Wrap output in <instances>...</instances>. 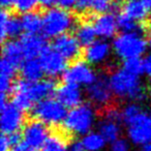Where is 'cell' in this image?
Returning <instances> with one entry per match:
<instances>
[{
    "label": "cell",
    "instance_id": "cb8c5ba5",
    "mask_svg": "<svg viewBox=\"0 0 151 151\" xmlns=\"http://www.w3.org/2000/svg\"><path fill=\"white\" fill-rule=\"evenodd\" d=\"M82 144L85 151H103L107 141L99 132H90L83 136Z\"/></svg>",
    "mask_w": 151,
    "mask_h": 151
},
{
    "label": "cell",
    "instance_id": "83f0119b",
    "mask_svg": "<svg viewBox=\"0 0 151 151\" xmlns=\"http://www.w3.org/2000/svg\"><path fill=\"white\" fill-rule=\"evenodd\" d=\"M122 68L132 75L140 77L141 75L144 73V60H141L140 58H132L124 60Z\"/></svg>",
    "mask_w": 151,
    "mask_h": 151
},
{
    "label": "cell",
    "instance_id": "60d3db41",
    "mask_svg": "<svg viewBox=\"0 0 151 151\" xmlns=\"http://www.w3.org/2000/svg\"><path fill=\"white\" fill-rule=\"evenodd\" d=\"M145 2V4L147 5V7H148V9L151 12V0H143Z\"/></svg>",
    "mask_w": 151,
    "mask_h": 151
},
{
    "label": "cell",
    "instance_id": "484cf974",
    "mask_svg": "<svg viewBox=\"0 0 151 151\" xmlns=\"http://www.w3.org/2000/svg\"><path fill=\"white\" fill-rule=\"evenodd\" d=\"M42 151H68V146L62 134H53L49 136L42 147Z\"/></svg>",
    "mask_w": 151,
    "mask_h": 151
},
{
    "label": "cell",
    "instance_id": "277c9868",
    "mask_svg": "<svg viewBox=\"0 0 151 151\" xmlns=\"http://www.w3.org/2000/svg\"><path fill=\"white\" fill-rule=\"evenodd\" d=\"M73 26L75 18L67 9L51 7L42 15V31L46 37L56 38L67 33Z\"/></svg>",
    "mask_w": 151,
    "mask_h": 151
},
{
    "label": "cell",
    "instance_id": "e0dca14e",
    "mask_svg": "<svg viewBox=\"0 0 151 151\" xmlns=\"http://www.w3.org/2000/svg\"><path fill=\"white\" fill-rule=\"evenodd\" d=\"M24 31L21 18L12 16L6 11H2L0 14V36L4 42L9 37H17Z\"/></svg>",
    "mask_w": 151,
    "mask_h": 151
},
{
    "label": "cell",
    "instance_id": "7c38bea8",
    "mask_svg": "<svg viewBox=\"0 0 151 151\" xmlns=\"http://www.w3.org/2000/svg\"><path fill=\"white\" fill-rule=\"evenodd\" d=\"M49 129L47 124L42 123L40 120H32L28 122L23 129V138L27 144H29L34 150L42 148L48 140Z\"/></svg>",
    "mask_w": 151,
    "mask_h": 151
},
{
    "label": "cell",
    "instance_id": "8992f818",
    "mask_svg": "<svg viewBox=\"0 0 151 151\" xmlns=\"http://www.w3.org/2000/svg\"><path fill=\"white\" fill-rule=\"evenodd\" d=\"M66 114V108L57 99L51 97L38 101L32 109L33 117L47 125L63 123Z\"/></svg>",
    "mask_w": 151,
    "mask_h": 151
},
{
    "label": "cell",
    "instance_id": "7a4b0ae2",
    "mask_svg": "<svg viewBox=\"0 0 151 151\" xmlns=\"http://www.w3.org/2000/svg\"><path fill=\"white\" fill-rule=\"evenodd\" d=\"M110 86L115 96L122 99L142 101L146 99L147 92L139 77L125 69H115L109 77Z\"/></svg>",
    "mask_w": 151,
    "mask_h": 151
},
{
    "label": "cell",
    "instance_id": "d6986e66",
    "mask_svg": "<svg viewBox=\"0 0 151 151\" xmlns=\"http://www.w3.org/2000/svg\"><path fill=\"white\" fill-rule=\"evenodd\" d=\"M25 58L23 49H22L21 42L17 40H7L4 42L2 48V59L17 68H19L24 62L23 59Z\"/></svg>",
    "mask_w": 151,
    "mask_h": 151
},
{
    "label": "cell",
    "instance_id": "3957f363",
    "mask_svg": "<svg viewBox=\"0 0 151 151\" xmlns=\"http://www.w3.org/2000/svg\"><path fill=\"white\" fill-rule=\"evenodd\" d=\"M95 111L92 106L81 104L67 112L63 121V127L67 132L75 136H85L91 132L95 123Z\"/></svg>",
    "mask_w": 151,
    "mask_h": 151
},
{
    "label": "cell",
    "instance_id": "ac0fdd59",
    "mask_svg": "<svg viewBox=\"0 0 151 151\" xmlns=\"http://www.w3.org/2000/svg\"><path fill=\"white\" fill-rule=\"evenodd\" d=\"M25 59L40 57L42 52L47 48L45 38L37 33H26L20 40Z\"/></svg>",
    "mask_w": 151,
    "mask_h": 151
},
{
    "label": "cell",
    "instance_id": "4fadbf2b",
    "mask_svg": "<svg viewBox=\"0 0 151 151\" xmlns=\"http://www.w3.org/2000/svg\"><path fill=\"white\" fill-rule=\"evenodd\" d=\"M81 44L77 37L65 33L56 37L53 42V48L60 53L66 60H75L81 53Z\"/></svg>",
    "mask_w": 151,
    "mask_h": 151
},
{
    "label": "cell",
    "instance_id": "ffe728a7",
    "mask_svg": "<svg viewBox=\"0 0 151 151\" xmlns=\"http://www.w3.org/2000/svg\"><path fill=\"white\" fill-rule=\"evenodd\" d=\"M149 12L143 0H127L122 7V14L140 23H143L147 19Z\"/></svg>",
    "mask_w": 151,
    "mask_h": 151
},
{
    "label": "cell",
    "instance_id": "ba28073f",
    "mask_svg": "<svg viewBox=\"0 0 151 151\" xmlns=\"http://www.w3.org/2000/svg\"><path fill=\"white\" fill-rule=\"evenodd\" d=\"M62 77L66 83L88 87L96 80L97 75L89 62L86 60H77L67 67Z\"/></svg>",
    "mask_w": 151,
    "mask_h": 151
},
{
    "label": "cell",
    "instance_id": "2e32d148",
    "mask_svg": "<svg viewBox=\"0 0 151 151\" xmlns=\"http://www.w3.org/2000/svg\"><path fill=\"white\" fill-rule=\"evenodd\" d=\"M93 26H94L97 36H99L103 40H109V38L114 37L117 30L119 29L117 18L112 13L99 15L93 21Z\"/></svg>",
    "mask_w": 151,
    "mask_h": 151
},
{
    "label": "cell",
    "instance_id": "74e56055",
    "mask_svg": "<svg viewBox=\"0 0 151 151\" xmlns=\"http://www.w3.org/2000/svg\"><path fill=\"white\" fill-rule=\"evenodd\" d=\"M68 151H85L82 142L73 141L68 145Z\"/></svg>",
    "mask_w": 151,
    "mask_h": 151
},
{
    "label": "cell",
    "instance_id": "e575fe53",
    "mask_svg": "<svg viewBox=\"0 0 151 151\" xmlns=\"http://www.w3.org/2000/svg\"><path fill=\"white\" fill-rule=\"evenodd\" d=\"M11 151H34V149L29 144H27L25 141H20L17 144L13 145V148Z\"/></svg>",
    "mask_w": 151,
    "mask_h": 151
},
{
    "label": "cell",
    "instance_id": "1f68e13d",
    "mask_svg": "<svg viewBox=\"0 0 151 151\" xmlns=\"http://www.w3.org/2000/svg\"><path fill=\"white\" fill-rule=\"evenodd\" d=\"M110 151H130V143L126 139L119 138L111 143Z\"/></svg>",
    "mask_w": 151,
    "mask_h": 151
},
{
    "label": "cell",
    "instance_id": "d590c367",
    "mask_svg": "<svg viewBox=\"0 0 151 151\" xmlns=\"http://www.w3.org/2000/svg\"><path fill=\"white\" fill-rule=\"evenodd\" d=\"M144 75L151 81V53L144 59Z\"/></svg>",
    "mask_w": 151,
    "mask_h": 151
},
{
    "label": "cell",
    "instance_id": "ab89813d",
    "mask_svg": "<svg viewBox=\"0 0 151 151\" xmlns=\"http://www.w3.org/2000/svg\"><path fill=\"white\" fill-rule=\"evenodd\" d=\"M139 151H151V143H147V144L140 146Z\"/></svg>",
    "mask_w": 151,
    "mask_h": 151
},
{
    "label": "cell",
    "instance_id": "5b68a950",
    "mask_svg": "<svg viewBox=\"0 0 151 151\" xmlns=\"http://www.w3.org/2000/svg\"><path fill=\"white\" fill-rule=\"evenodd\" d=\"M112 48L116 56L123 61L140 58L147 51L148 40L141 32H122L114 38Z\"/></svg>",
    "mask_w": 151,
    "mask_h": 151
},
{
    "label": "cell",
    "instance_id": "d6a6232c",
    "mask_svg": "<svg viewBox=\"0 0 151 151\" xmlns=\"http://www.w3.org/2000/svg\"><path fill=\"white\" fill-rule=\"evenodd\" d=\"M53 2L54 5H57V7L68 11L70 9H75L77 0H53Z\"/></svg>",
    "mask_w": 151,
    "mask_h": 151
},
{
    "label": "cell",
    "instance_id": "8d00e7d4",
    "mask_svg": "<svg viewBox=\"0 0 151 151\" xmlns=\"http://www.w3.org/2000/svg\"><path fill=\"white\" fill-rule=\"evenodd\" d=\"M89 9V0H77L75 9L79 13H84Z\"/></svg>",
    "mask_w": 151,
    "mask_h": 151
},
{
    "label": "cell",
    "instance_id": "836d02e7",
    "mask_svg": "<svg viewBox=\"0 0 151 151\" xmlns=\"http://www.w3.org/2000/svg\"><path fill=\"white\" fill-rule=\"evenodd\" d=\"M13 148V143L9 134H3L0 138V151H11Z\"/></svg>",
    "mask_w": 151,
    "mask_h": 151
},
{
    "label": "cell",
    "instance_id": "6da1fadb",
    "mask_svg": "<svg viewBox=\"0 0 151 151\" xmlns=\"http://www.w3.org/2000/svg\"><path fill=\"white\" fill-rule=\"evenodd\" d=\"M13 104L23 112L32 110L42 99H49L56 92V86L52 80H40L29 82L20 80L13 88Z\"/></svg>",
    "mask_w": 151,
    "mask_h": 151
},
{
    "label": "cell",
    "instance_id": "b9f144b4",
    "mask_svg": "<svg viewBox=\"0 0 151 151\" xmlns=\"http://www.w3.org/2000/svg\"><path fill=\"white\" fill-rule=\"evenodd\" d=\"M148 47L151 49V35H150V37L148 38Z\"/></svg>",
    "mask_w": 151,
    "mask_h": 151
},
{
    "label": "cell",
    "instance_id": "8fae6325",
    "mask_svg": "<svg viewBox=\"0 0 151 151\" xmlns=\"http://www.w3.org/2000/svg\"><path fill=\"white\" fill-rule=\"evenodd\" d=\"M86 93L92 104L103 109L107 108L113 96L109 78L104 75L97 76L96 80L87 87Z\"/></svg>",
    "mask_w": 151,
    "mask_h": 151
},
{
    "label": "cell",
    "instance_id": "30bf717a",
    "mask_svg": "<svg viewBox=\"0 0 151 151\" xmlns=\"http://www.w3.org/2000/svg\"><path fill=\"white\" fill-rule=\"evenodd\" d=\"M44 73L51 78L64 73L67 68V60L54 48H46L38 57Z\"/></svg>",
    "mask_w": 151,
    "mask_h": 151
},
{
    "label": "cell",
    "instance_id": "f1b7e54d",
    "mask_svg": "<svg viewBox=\"0 0 151 151\" xmlns=\"http://www.w3.org/2000/svg\"><path fill=\"white\" fill-rule=\"evenodd\" d=\"M112 7H113L112 0H89L88 9L97 15L110 13Z\"/></svg>",
    "mask_w": 151,
    "mask_h": 151
},
{
    "label": "cell",
    "instance_id": "5bb4252c",
    "mask_svg": "<svg viewBox=\"0 0 151 151\" xmlns=\"http://www.w3.org/2000/svg\"><path fill=\"white\" fill-rule=\"evenodd\" d=\"M56 97L65 108L73 109L82 104L83 92L79 85L64 82L56 89Z\"/></svg>",
    "mask_w": 151,
    "mask_h": 151
},
{
    "label": "cell",
    "instance_id": "44dd1931",
    "mask_svg": "<svg viewBox=\"0 0 151 151\" xmlns=\"http://www.w3.org/2000/svg\"><path fill=\"white\" fill-rule=\"evenodd\" d=\"M44 73L40 61L37 58L26 59L21 65V75L23 80L29 81V82L40 81L42 80Z\"/></svg>",
    "mask_w": 151,
    "mask_h": 151
},
{
    "label": "cell",
    "instance_id": "9a60e30c",
    "mask_svg": "<svg viewBox=\"0 0 151 151\" xmlns=\"http://www.w3.org/2000/svg\"><path fill=\"white\" fill-rule=\"evenodd\" d=\"M112 50V46L106 40H97L86 47L84 52L85 60L91 65L101 64L109 59Z\"/></svg>",
    "mask_w": 151,
    "mask_h": 151
},
{
    "label": "cell",
    "instance_id": "f35d334b",
    "mask_svg": "<svg viewBox=\"0 0 151 151\" xmlns=\"http://www.w3.org/2000/svg\"><path fill=\"white\" fill-rule=\"evenodd\" d=\"M0 3H1V6L3 9H11L13 6H16V3H17V0H0Z\"/></svg>",
    "mask_w": 151,
    "mask_h": 151
},
{
    "label": "cell",
    "instance_id": "ee69618b",
    "mask_svg": "<svg viewBox=\"0 0 151 151\" xmlns=\"http://www.w3.org/2000/svg\"><path fill=\"white\" fill-rule=\"evenodd\" d=\"M150 27H151V21H150Z\"/></svg>",
    "mask_w": 151,
    "mask_h": 151
},
{
    "label": "cell",
    "instance_id": "9c48e42d",
    "mask_svg": "<svg viewBox=\"0 0 151 151\" xmlns=\"http://www.w3.org/2000/svg\"><path fill=\"white\" fill-rule=\"evenodd\" d=\"M24 112L9 101L1 105V130L5 134H17L24 124Z\"/></svg>",
    "mask_w": 151,
    "mask_h": 151
},
{
    "label": "cell",
    "instance_id": "52a82bcc",
    "mask_svg": "<svg viewBox=\"0 0 151 151\" xmlns=\"http://www.w3.org/2000/svg\"><path fill=\"white\" fill-rule=\"evenodd\" d=\"M126 126L130 143L138 146L151 143V116L144 110L128 122Z\"/></svg>",
    "mask_w": 151,
    "mask_h": 151
},
{
    "label": "cell",
    "instance_id": "603a6c76",
    "mask_svg": "<svg viewBox=\"0 0 151 151\" xmlns=\"http://www.w3.org/2000/svg\"><path fill=\"white\" fill-rule=\"evenodd\" d=\"M21 22L26 33H38L42 28V16L34 11L23 14Z\"/></svg>",
    "mask_w": 151,
    "mask_h": 151
},
{
    "label": "cell",
    "instance_id": "7bdbcfd3",
    "mask_svg": "<svg viewBox=\"0 0 151 151\" xmlns=\"http://www.w3.org/2000/svg\"><path fill=\"white\" fill-rule=\"evenodd\" d=\"M150 116H151V109H150Z\"/></svg>",
    "mask_w": 151,
    "mask_h": 151
},
{
    "label": "cell",
    "instance_id": "d4e9b609",
    "mask_svg": "<svg viewBox=\"0 0 151 151\" xmlns=\"http://www.w3.org/2000/svg\"><path fill=\"white\" fill-rule=\"evenodd\" d=\"M76 37L79 40L82 47H87L95 42V37L97 36L96 31L94 29L93 24L90 23H82L76 29Z\"/></svg>",
    "mask_w": 151,
    "mask_h": 151
},
{
    "label": "cell",
    "instance_id": "4316f807",
    "mask_svg": "<svg viewBox=\"0 0 151 151\" xmlns=\"http://www.w3.org/2000/svg\"><path fill=\"white\" fill-rule=\"evenodd\" d=\"M118 27L122 32H141L144 30V26L140 22L132 20V18L127 17L124 14H121L117 17Z\"/></svg>",
    "mask_w": 151,
    "mask_h": 151
},
{
    "label": "cell",
    "instance_id": "7402d4cb",
    "mask_svg": "<svg viewBox=\"0 0 151 151\" xmlns=\"http://www.w3.org/2000/svg\"><path fill=\"white\" fill-rule=\"evenodd\" d=\"M118 120L111 119V118L104 117L99 125V132L103 134L107 142H114L120 138L121 134V126Z\"/></svg>",
    "mask_w": 151,
    "mask_h": 151
},
{
    "label": "cell",
    "instance_id": "f546056e",
    "mask_svg": "<svg viewBox=\"0 0 151 151\" xmlns=\"http://www.w3.org/2000/svg\"><path fill=\"white\" fill-rule=\"evenodd\" d=\"M143 111L142 107L140 105L136 103H132L126 105L123 109L121 110V117H122V122H124V124H127L128 122H130L138 114H140Z\"/></svg>",
    "mask_w": 151,
    "mask_h": 151
},
{
    "label": "cell",
    "instance_id": "4dcf8cb0",
    "mask_svg": "<svg viewBox=\"0 0 151 151\" xmlns=\"http://www.w3.org/2000/svg\"><path fill=\"white\" fill-rule=\"evenodd\" d=\"M42 0H17L16 9L20 13H29L33 12L37 6L42 5Z\"/></svg>",
    "mask_w": 151,
    "mask_h": 151
}]
</instances>
